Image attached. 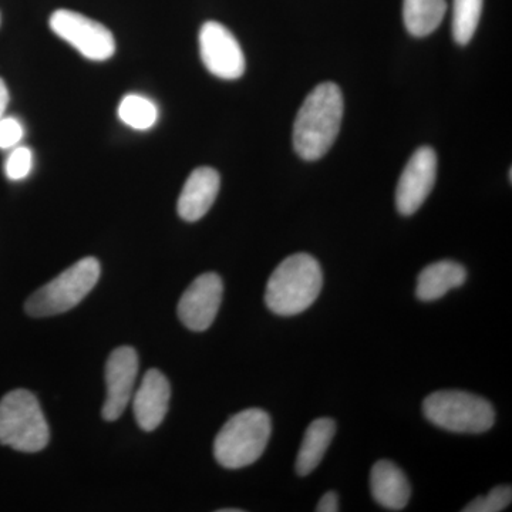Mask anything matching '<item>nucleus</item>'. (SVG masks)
<instances>
[{
    "mask_svg": "<svg viewBox=\"0 0 512 512\" xmlns=\"http://www.w3.org/2000/svg\"><path fill=\"white\" fill-rule=\"evenodd\" d=\"M343 107L338 84L320 83L312 90L293 124V147L299 157L316 161L328 153L340 131Z\"/></svg>",
    "mask_w": 512,
    "mask_h": 512,
    "instance_id": "nucleus-1",
    "label": "nucleus"
},
{
    "mask_svg": "<svg viewBox=\"0 0 512 512\" xmlns=\"http://www.w3.org/2000/svg\"><path fill=\"white\" fill-rule=\"evenodd\" d=\"M323 286L322 268L309 254L288 256L266 284L265 303L279 316H295L311 308Z\"/></svg>",
    "mask_w": 512,
    "mask_h": 512,
    "instance_id": "nucleus-2",
    "label": "nucleus"
},
{
    "mask_svg": "<svg viewBox=\"0 0 512 512\" xmlns=\"http://www.w3.org/2000/svg\"><path fill=\"white\" fill-rule=\"evenodd\" d=\"M271 431V417L264 410L248 409L235 414L217 434L215 460L228 470L251 466L264 454Z\"/></svg>",
    "mask_w": 512,
    "mask_h": 512,
    "instance_id": "nucleus-3",
    "label": "nucleus"
},
{
    "mask_svg": "<svg viewBox=\"0 0 512 512\" xmlns=\"http://www.w3.org/2000/svg\"><path fill=\"white\" fill-rule=\"evenodd\" d=\"M50 431L39 400L29 390H12L0 400V444L37 453L49 444Z\"/></svg>",
    "mask_w": 512,
    "mask_h": 512,
    "instance_id": "nucleus-4",
    "label": "nucleus"
},
{
    "mask_svg": "<svg viewBox=\"0 0 512 512\" xmlns=\"http://www.w3.org/2000/svg\"><path fill=\"white\" fill-rule=\"evenodd\" d=\"M101 268L93 256L80 259L56 276L49 284L37 289L25 303V311L33 318H49L73 309L93 291L99 282Z\"/></svg>",
    "mask_w": 512,
    "mask_h": 512,
    "instance_id": "nucleus-5",
    "label": "nucleus"
},
{
    "mask_svg": "<svg viewBox=\"0 0 512 512\" xmlns=\"http://www.w3.org/2000/svg\"><path fill=\"white\" fill-rule=\"evenodd\" d=\"M426 419L451 433L481 434L493 427V404L477 394L461 390L431 393L423 403Z\"/></svg>",
    "mask_w": 512,
    "mask_h": 512,
    "instance_id": "nucleus-6",
    "label": "nucleus"
},
{
    "mask_svg": "<svg viewBox=\"0 0 512 512\" xmlns=\"http://www.w3.org/2000/svg\"><path fill=\"white\" fill-rule=\"evenodd\" d=\"M50 29L80 55L94 62L109 60L116 52L113 33L106 26L73 10H56L49 20Z\"/></svg>",
    "mask_w": 512,
    "mask_h": 512,
    "instance_id": "nucleus-7",
    "label": "nucleus"
},
{
    "mask_svg": "<svg viewBox=\"0 0 512 512\" xmlns=\"http://www.w3.org/2000/svg\"><path fill=\"white\" fill-rule=\"evenodd\" d=\"M200 53L208 72L222 80H237L245 72V56L235 36L218 22H207L200 30Z\"/></svg>",
    "mask_w": 512,
    "mask_h": 512,
    "instance_id": "nucleus-8",
    "label": "nucleus"
},
{
    "mask_svg": "<svg viewBox=\"0 0 512 512\" xmlns=\"http://www.w3.org/2000/svg\"><path fill=\"white\" fill-rule=\"evenodd\" d=\"M436 178V151L431 147H420L410 157L397 184V211L404 217L416 214L433 190Z\"/></svg>",
    "mask_w": 512,
    "mask_h": 512,
    "instance_id": "nucleus-9",
    "label": "nucleus"
},
{
    "mask_svg": "<svg viewBox=\"0 0 512 512\" xmlns=\"http://www.w3.org/2000/svg\"><path fill=\"white\" fill-rule=\"evenodd\" d=\"M224 284L220 275L208 272L198 276L178 303V316L185 328L204 332L211 328L221 308Z\"/></svg>",
    "mask_w": 512,
    "mask_h": 512,
    "instance_id": "nucleus-10",
    "label": "nucleus"
},
{
    "mask_svg": "<svg viewBox=\"0 0 512 512\" xmlns=\"http://www.w3.org/2000/svg\"><path fill=\"white\" fill-rule=\"evenodd\" d=\"M138 375V355L130 346L114 349L107 360V397L103 406V419L116 421L127 409L133 397L134 383Z\"/></svg>",
    "mask_w": 512,
    "mask_h": 512,
    "instance_id": "nucleus-11",
    "label": "nucleus"
},
{
    "mask_svg": "<svg viewBox=\"0 0 512 512\" xmlns=\"http://www.w3.org/2000/svg\"><path fill=\"white\" fill-rule=\"evenodd\" d=\"M171 387L157 369L148 370L134 396V417L140 429L154 431L163 423L170 406Z\"/></svg>",
    "mask_w": 512,
    "mask_h": 512,
    "instance_id": "nucleus-12",
    "label": "nucleus"
},
{
    "mask_svg": "<svg viewBox=\"0 0 512 512\" xmlns=\"http://www.w3.org/2000/svg\"><path fill=\"white\" fill-rule=\"evenodd\" d=\"M220 187L221 177L214 168L200 167L192 171L178 198V215L187 222L200 221L217 200Z\"/></svg>",
    "mask_w": 512,
    "mask_h": 512,
    "instance_id": "nucleus-13",
    "label": "nucleus"
},
{
    "mask_svg": "<svg viewBox=\"0 0 512 512\" xmlns=\"http://www.w3.org/2000/svg\"><path fill=\"white\" fill-rule=\"evenodd\" d=\"M370 490L380 507L402 511L412 497V487L402 468L389 460L377 461L370 473Z\"/></svg>",
    "mask_w": 512,
    "mask_h": 512,
    "instance_id": "nucleus-14",
    "label": "nucleus"
},
{
    "mask_svg": "<svg viewBox=\"0 0 512 512\" xmlns=\"http://www.w3.org/2000/svg\"><path fill=\"white\" fill-rule=\"evenodd\" d=\"M466 279V268L458 262H434L420 272L416 296L423 302L437 301L447 295L451 289L460 288Z\"/></svg>",
    "mask_w": 512,
    "mask_h": 512,
    "instance_id": "nucleus-15",
    "label": "nucleus"
},
{
    "mask_svg": "<svg viewBox=\"0 0 512 512\" xmlns=\"http://www.w3.org/2000/svg\"><path fill=\"white\" fill-rule=\"evenodd\" d=\"M336 433V423L328 417L312 421L306 429L298 457H296V473L305 477L313 473L332 443Z\"/></svg>",
    "mask_w": 512,
    "mask_h": 512,
    "instance_id": "nucleus-16",
    "label": "nucleus"
},
{
    "mask_svg": "<svg viewBox=\"0 0 512 512\" xmlns=\"http://www.w3.org/2000/svg\"><path fill=\"white\" fill-rule=\"evenodd\" d=\"M447 9V0H404V26L414 37L429 36L439 28Z\"/></svg>",
    "mask_w": 512,
    "mask_h": 512,
    "instance_id": "nucleus-17",
    "label": "nucleus"
},
{
    "mask_svg": "<svg viewBox=\"0 0 512 512\" xmlns=\"http://www.w3.org/2000/svg\"><path fill=\"white\" fill-rule=\"evenodd\" d=\"M484 0H453L451 32L458 45L470 43L480 23Z\"/></svg>",
    "mask_w": 512,
    "mask_h": 512,
    "instance_id": "nucleus-18",
    "label": "nucleus"
},
{
    "mask_svg": "<svg viewBox=\"0 0 512 512\" xmlns=\"http://www.w3.org/2000/svg\"><path fill=\"white\" fill-rule=\"evenodd\" d=\"M119 117L126 126L133 130L146 131L156 124L158 110L156 104L140 94H127L121 100Z\"/></svg>",
    "mask_w": 512,
    "mask_h": 512,
    "instance_id": "nucleus-19",
    "label": "nucleus"
},
{
    "mask_svg": "<svg viewBox=\"0 0 512 512\" xmlns=\"http://www.w3.org/2000/svg\"><path fill=\"white\" fill-rule=\"evenodd\" d=\"M512 501V488L510 485H498L485 497H477L471 501L464 512H500L507 510Z\"/></svg>",
    "mask_w": 512,
    "mask_h": 512,
    "instance_id": "nucleus-20",
    "label": "nucleus"
},
{
    "mask_svg": "<svg viewBox=\"0 0 512 512\" xmlns=\"http://www.w3.org/2000/svg\"><path fill=\"white\" fill-rule=\"evenodd\" d=\"M33 167V153L29 147L16 146L10 151L5 163V174L9 180H25Z\"/></svg>",
    "mask_w": 512,
    "mask_h": 512,
    "instance_id": "nucleus-21",
    "label": "nucleus"
},
{
    "mask_svg": "<svg viewBox=\"0 0 512 512\" xmlns=\"http://www.w3.org/2000/svg\"><path fill=\"white\" fill-rule=\"evenodd\" d=\"M25 136V128L15 117H3L0 120V150H12L19 146Z\"/></svg>",
    "mask_w": 512,
    "mask_h": 512,
    "instance_id": "nucleus-22",
    "label": "nucleus"
},
{
    "mask_svg": "<svg viewBox=\"0 0 512 512\" xmlns=\"http://www.w3.org/2000/svg\"><path fill=\"white\" fill-rule=\"evenodd\" d=\"M316 511L318 512H338L339 511V498L338 494L333 493V491H329L320 498L318 507H316Z\"/></svg>",
    "mask_w": 512,
    "mask_h": 512,
    "instance_id": "nucleus-23",
    "label": "nucleus"
},
{
    "mask_svg": "<svg viewBox=\"0 0 512 512\" xmlns=\"http://www.w3.org/2000/svg\"><path fill=\"white\" fill-rule=\"evenodd\" d=\"M9 90L6 87V83L3 82V79H0V120L5 117L6 109L9 106Z\"/></svg>",
    "mask_w": 512,
    "mask_h": 512,
    "instance_id": "nucleus-24",
    "label": "nucleus"
},
{
    "mask_svg": "<svg viewBox=\"0 0 512 512\" xmlns=\"http://www.w3.org/2000/svg\"><path fill=\"white\" fill-rule=\"evenodd\" d=\"M244 510H237V508H227V510H220L218 512H242Z\"/></svg>",
    "mask_w": 512,
    "mask_h": 512,
    "instance_id": "nucleus-25",
    "label": "nucleus"
}]
</instances>
